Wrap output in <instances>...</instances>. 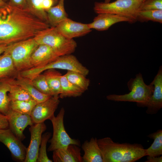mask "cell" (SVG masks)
<instances>
[{
    "label": "cell",
    "instance_id": "26",
    "mask_svg": "<svg viewBox=\"0 0 162 162\" xmlns=\"http://www.w3.org/2000/svg\"><path fill=\"white\" fill-rule=\"evenodd\" d=\"M149 138L154 140L153 143L147 149H146V156L158 157L162 154V130L160 129L149 134Z\"/></svg>",
    "mask_w": 162,
    "mask_h": 162
},
{
    "label": "cell",
    "instance_id": "24",
    "mask_svg": "<svg viewBox=\"0 0 162 162\" xmlns=\"http://www.w3.org/2000/svg\"><path fill=\"white\" fill-rule=\"evenodd\" d=\"M10 90L9 78L0 79V112L6 115L10 109L8 93Z\"/></svg>",
    "mask_w": 162,
    "mask_h": 162
},
{
    "label": "cell",
    "instance_id": "28",
    "mask_svg": "<svg viewBox=\"0 0 162 162\" xmlns=\"http://www.w3.org/2000/svg\"><path fill=\"white\" fill-rule=\"evenodd\" d=\"M38 103L34 100L10 101V109L22 114L30 115L34 106Z\"/></svg>",
    "mask_w": 162,
    "mask_h": 162
},
{
    "label": "cell",
    "instance_id": "18",
    "mask_svg": "<svg viewBox=\"0 0 162 162\" xmlns=\"http://www.w3.org/2000/svg\"><path fill=\"white\" fill-rule=\"evenodd\" d=\"M81 147L84 152L83 162H103L96 138L92 137L89 141H85Z\"/></svg>",
    "mask_w": 162,
    "mask_h": 162
},
{
    "label": "cell",
    "instance_id": "20",
    "mask_svg": "<svg viewBox=\"0 0 162 162\" xmlns=\"http://www.w3.org/2000/svg\"><path fill=\"white\" fill-rule=\"evenodd\" d=\"M64 0H59L57 5L45 10L48 23L51 27L56 26L60 22L67 18L64 7Z\"/></svg>",
    "mask_w": 162,
    "mask_h": 162
},
{
    "label": "cell",
    "instance_id": "4",
    "mask_svg": "<svg viewBox=\"0 0 162 162\" xmlns=\"http://www.w3.org/2000/svg\"><path fill=\"white\" fill-rule=\"evenodd\" d=\"M127 84L129 93L123 95L110 94L107 96L106 99L115 101L135 102L138 106L148 100L154 90L153 85L145 84L140 73L136 74L135 78L130 79Z\"/></svg>",
    "mask_w": 162,
    "mask_h": 162
},
{
    "label": "cell",
    "instance_id": "39",
    "mask_svg": "<svg viewBox=\"0 0 162 162\" xmlns=\"http://www.w3.org/2000/svg\"><path fill=\"white\" fill-rule=\"evenodd\" d=\"M8 3L4 0H0V8H3L6 6Z\"/></svg>",
    "mask_w": 162,
    "mask_h": 162
},
{
    "label": "cell",
    "instance_id": "7",
    "mask_svg": "<svg viewBox=\"0 0 162 162\" xmlns=\"http://www.w3.org/2000/svg\"><path fill=\"white\" fill-rule=\"evenodd\" d=\"M38 45L34 38H30L7 45L4 52L10 56L20 72L32 68L31 57Z\"/></svg>",
    "mask_w": 162,
    "mask_h": 162
},
{
    "label": "cell",
    "instance_id": "17",
    "mask_svg": "<svg viewBox=\"0 0 162 162\" xmlns=\"http://www.w3.org/2000/svg\"><path fill=\"white\" fill-rule=\"evenodd\" d=\"M79 147L70 144L65 148L53 151V161L54 162H83Z\"/></svg>",
    "mask_w": 162,
    "mask_h": 162
},
{
    "label": "cell",
    "instance_id": "40",
    "mask_svg": "<svg viewBox=\"0 0 162 162\" xmlns=\"http://www.w3.org/2000/svg\"><path fill=\"white\" fill-rule=\"evenodd\" d=\"M112 0H105L104 2L105 3H109Z\"/></svg>",
    "mask_w": 162,
    "mask_h": 162
},
{
    "label": "cell",
    "instance_id": "10",
    "mask_svg": "<svg viewBox=\"0 0 162 162\" xmlns=\"http://www.w3.org/2000/svg\"><path fill=\"white\" fill-rule=\"evenodd\" d=\"M0 142L8 148L16 160L24 162L27 148L9 128H0Z\"/></svg>",
    "mask_w": 162,
    "mask_h": 162
},
{
    "label": "cell",
    "instance_id": "6",
    "mask_svg": "<svg viewBox=\"0 0 162 162\" xmlns=\"http://www.w3.org/2000/svg\"><path fill=\"white\" fill-rule=\"evenodd\" d=\"M142 3L141 0H116L109 3L96 2L94 10L96 14H111L125 16L134 23Z\"/></svg>",
    "mask_w": 162,
    "mask_h": 162
},
{
    "label": "cell",
    "instance_id": "12",
    "mask_svg": "<svg viewBox=\"0 0 162 162\" xmlns=\"http://www.w3.org/2000/svg\"><path fill=\"white\" fill-rule=\"evenodd\" d=\"M154 86L153 92L145 103L140 105L139 107H146L147 113L156 114L162 107V67L159 70L153 80L151 83Z\"/></svg>",
    "mask_w": 162,
    "mask_h": 162
},
{
    "label": "cell",
    "instance_id": "5",
    "mask_svg": "<svg viewBox=\"0 0 162 162\" xmlns=\"http://www.w3.org/2000/svg\"><path fill=\"white\" fill-rule=\"evenodd\" d=\"M60 69L72 71L85 76L88 74L89 70L84 66L77 58L71 54L59 56L53 62L40 68H32L20 72L21 75L31 80L36 76L49 69Z\"/></svg>",
    "mask_w": 162,
    "mask_h": 162
},
{
    "label": "cell",
    "instance_id": "23",
    "mask_svg": "<svg viewBox=\"0 0 162 162\" xmlns=\"http://www.w3.org/2000/svg\"><path fill=\"white\" fill-rule=\"evenodd\" d=\"M61 92L59 98L77 97L81 96L84 92L70 82L65 75L60 78Z\"/></svg>",
    "mask_w": 162,
    "mask_h": 162
},
{
    "label": "cell",
    "instance_id": "8",
    "mask_svg": "<svg viewBox=\"0 0 162 162\" xmlns=\"http://www.w3.org/2000/svg\"><path fill=\"white\" fill-rule=\"evenodd\" d=\"M65 112L64 108L62 107L57 116H53L50 119L52 125L53 133L52 138L48 141L50 143L47 149L48 152L65 148L70 144L80 146L79 140L71 138L65 130L64 123Z\"/></svg>",
    "mask_w": 162,
    "mask_h": 162
},
{
    "label": "cell",
    "instance_id": "11",
    "mask_svg": "<svg viewBox=\"0 0 162 162\" xmlns=\"http://www.w3.org/2000/svg\"><path fill=\"white\" fill-rule=\"evenodd\" d=\"M8 128L20 140L25 138L23 132L28 126H32L33 123L30 115L22 114L10 109L7 114Z\"/></svg>",
    "mask_w": 162,
    "mask_h": 162
},
{
    "label": "cell",
    "instance_id": "34",
    "mask_svg": "<svg viewBox=\"0 0 162 162\" xmlns=\"http://www.w3.org/2000/svg\"><path fill=\"white\" fill-rule=\"evenodd\" d=\"M8 4L9 5L20 8L26 9V0H8Z\"/></svg>",
    "mask_w": 162,
    "mask_h": 162
},
{
    "label": "cell",
    "instance_id": "42",
    "mask_svg": "<svg viewBox=\"0 0 162 162\" xmlns=\"http://www.w3.org/2000/svg\"><path fill=\"white\" fill-rule=\"evenodd\" d=\"M141 0L142 1V2H145V1H146V0Z\"/></svg>",
    "mask_w": 162,
    "mask_h": 162
},
{
    "label": "cell",
    "instance_id": "22",
    "mask_svg": "<svg viewBox=\"0 0 162 162\" xmlns=\"http://www.w3.org/2000/svg\"><path fill=\"white\" fill-rule=\"evenodd\" d=\"M47 84L52 96L59 95L61 92V74L56 69H49L44 71Z\"/></svg>",
    "mask_w": 162,
    "mask_h": 162
},
{
    "label": "cell",
    "instance_id": "13",
    "mask_svg": "<svg viewBox=\"0 0 162 162\" xmlns=\"http://www.w3.org/2000/svg\"><path fill=\"white\" fill-rule=\"evenodd\" d=\"M46 129L44 122L34 124L29 128L31 134L29 145L27 148L24 162H37L42 133Z\"/></svg>",
    "mask_w": 162,
    "mask_h": 162
},
{
    "label": "cell",
    "instance_id": "31",
    "mask_svg": "<svg viewBox=\"0 0 162 162\" xmlns=\"http://www.w3.org/2000/svg\"><path fill=\"white\" fill-rule=\"evenodd\" d=\"M51 136L50 132H46L42 135L37 162H52L47 154L46 146Z\"/></svg>",
    "mask_w": 162,
    "mask_h": 162
},
{
    "label": "cell",
    "instance_id": "1",
    "mask_svg": "<svg viewBox=\"0 0 162 162\" xmlns=\"http://www.w3.org/2000/svg\"><path fill=\"white\" fill-rule=\"evenodd\" d=\"M50 26L28 9L9 5L0 8V45L34 38Z\"/></svg>",
    "mask_w": 162,
    "mask_h": 162
},
{
    "label": "cell",
    "instance_id": "30",
    "mask_svg": "<svg viewBox=\"0 0 162 162\" xmlns=\"http://www.w3.org/2000/svg\"><path fill=\"white\" fill-rule=\"evenodd\" d=\"M26 9L40 19L49 24L46 12L40 7L38 0H26Z\"/></svg>",
    "mask_w": 162,
    "mask_h": 162
},
{
    "label": "cell",
    "instance_id": "3",
    "mask_svg": "<svg viewBox=\"0 0 162 162\" xmlns=\"http://www.w3.org/2000/svg\"><path fill=\"white\" fill-rule=\"evenodd\" d=\"M34 38L38 45L44 44L51 47L59 56L71 54L77 47L73 39L65 38L55 27L50 26L43 30Z\"/></svg>",
    "mask_w": 162,
    "mask_h": 162
},
{
    "label": "cell",
    "instance_id": "27",
    "mask_svg": "<svg viewBox=\"0 0 162 162\" xmlns=\"http://www.w3.org/2000/svg\"><path fill=\"white\" fill-rule=\"evenodd\" d=\"M64 75L70 82L84 92L88 89L90 81L86 76L77 72L69 70Z\"/></svg>",
    "mask_w": 162,
    "mask_h": 162
},
{
    "label": "cell",
    "instance_id": "16",
    "mask_svg": "<svg viewBox=\"0 0 162 162\" xmlns=\"http://www.w3.org/2000/svg\"><path fill=\"white\" fill-rule=\"evenodd\" d=\"M121 22H127L133 23L132 21L127 17L118 15L103 13L98 14L93 21L88 24V27L99 31L108 29L113 25Z\"/></svg>",
    "mask_w": 162,
    "mask_h": 162
},
{
    "label": "cell",
    "instance_id": "32",
    "mask_svg": "<svg viewBox=\"0 0 162 162\" xmlns=\"http://www.w3.org/2000/svg\"><path fill=\"white\" fill-rule=\"evenodd\" d=\"M31 82L35 88L41 93L52 96L45 77L43 74H39L33 78Z\"/></svg>",
    "mask_w": 162,
    "mask_h": 162
},
{
    "label": "cell",
    "instance_id": "2",
    "mask_svg": "<svg viewBox=\"0 0 162 162\" xmlns=\"http://www.w3.org/2000/svg\"><path fill=\"white\" fill-rule=\"evenodd\" d=\"M97 142L103 162H134L146 156V149L140 144L119 143L108 137Z\"/></svg>",
    "mask_w": 162,
    "mask_h": 162
},
{
    "label": "cell",
    "instance_id": "14",
    "mask_svg": "<svg viewBox=\"0 0 162 162\" xmlns=\"http://www.w3.org/2000/svg\"><path fill=\"white\" fill-rule=\"evenodd\" d=\"M55 27L61 34L68 39L83 36L91 31L88 24L76 22L68 17Z\"/></svg>",
    "mask_w": 162,
    "mask_h": 162
},
{
    "label": "cell",
    "instance_id": "25",
    "mask_svg": "<svg viewBox=\"0 0 162 162\" xmlns=\"http://www.w3.org/2000/svg\"><path fill=\"white\" fill-rule=\"evenodd\" d=\"M9 80L10 90L8 95L10 101L33 99L25 89L15 82L14 78H9Z\"/></svg>",
    "mask_w": 162,
    "mask_h": 162
},
{
    "label": "cell",
    "instance_id": "21",
    "mask_svg": "<svg viewBox=\"0 0 162 162\" xmlns=\"http://www.w3.org/2000/svg\"><path fill=\"white\" fill-rule=\"evenodd\" d=\"M19 73L9 54L4 52L0 55V79H15Z\"/></svg>",
    "mask_w": 162,
    "mask_h": 162
},
{
    "label": "cell",
    "instance_id": "38",
    "mask_svg": "<svg viewBox=\"0 0 162 162\" xmlns=\"http://www.w3.org/2000/svg\"><path fill=\"white\" fill-rule=\"evenodd\" d=\"M7 45H0V55L4 52Z\"/></svg>",
    "mask_w": 162,
    "mask_h": 162
},
{
    "label": "cell",
    "instance_id": "41",
    "mask_svg": "<svg viewBox=\"0 0 162 162\" xmlns=\"http://www.w3.org/2000/svg\"><path fill=\"white\" fill-rule=\"evenodd\" d=\"M56 3L58 2V0H53Z\"/></svg>",
    "mask_w": 162,
    "mask_h": 162
},
{
    "label": "cell",
    "instance_id": "36",
    "mask_svg": "<svg viewBox=\"0 0 162 162\" xmlns=\"http://www.w3.org/2000/svg\"><path fill=\"white\" fill-rule=\"evenodd\" d=\"M8 123L6 116L0 112V128H8Z\"/></svg>",
    "mask_w": 162,
    "mask_h": 162
},
{
    "label": "cell",
    "instance_id": "19",
    "mask_svg": "<svg viewBox=\"0 0 162 162\" xmlns=\"http://www.w3.org/2000/svg\"><path fill=\"white\" fill-rule=\"evenodd\" d=\"M15 80V82L25 89L32 99L38 103L46 100L51 96L38 91L33 85L30 80L22 76L20 72Z\"/></svg>",
    "mask_w": 162,
    "mask_h": 162
},
{
    "label": "cell",
    "instance_id": "33",
    "mask_svg": "<svg viewBox=\"0 0 162 162\" xmlns=\"http://www.w3.org/2000/svg\"><path fill=\"white\" fill-rule=\"evenodd\" d=\"M162 10V0H146L143 2L140 10Z\"/></svg>",
    "mask_w": 162,
    "mask_h": 162
},
{
    "label": "cell",
    "instance_id": "37",
    "mask_svg": "<svg viewBox=\"0 0 162 162\" xmlns=\"http://www.w3.org/2000/svg\"><path fill=\"white\" fill-rule=\"evenodd\" d=\"M146 162H162V156L150 157L148 156Z\"/></svg>",
    "mask_w": 162,
    "mask_h": 162
},
{
    "label": "cell",
    "instance_id": "29",
    "mask_svg": "<svg viewBox=\"0 0 162 162\" xmlns=\"http://www.w3.org/2000/svg\"><path fill=\"white\" fill-rule=\"evenodd\" d=\"M136 19L141 22L151 21L162 23V10H140Z\"/></svg>",
    "mask_w": 162,
    "mask_h": 162
},
{
    "label": "cell",
    "instance_id": "15",
    "mask_svg": "<svg viewBox=\"0 0 162 162\" xmlns=\"http://www.w3.org/2000/svg\"><path fill=\"white\" fill-rule=\"evenodd\" d=\"M59 56L50 47L38 45L32 53L30 62L32 68L43 67L55 60Z\"/></svg>",
    "mask_w": 162,
    "mask_h": 162
},
{
    "label": "cell",
    "instance_id": "35",
    "mask_svg": "<svg viewBox=\"0 0 162 162\" xmlns=\"http://www.w3.org/2000/svg\"><path fill=\"white\" fill-rule=\"evenodd\" d=\"M40 7L43 9H47L55 4L56 3L53 0H38Z\"/></svg>",
    "mask_w": 162,
    "mask_h": 162
},
{
    "label": "cell",
    "instance_id": "43",
    "mask_svg": "<svg viewBox=\"0 0 162 162\" xmlns=\"http://www.w3.org/2000/svg\"><path fill=\"white\" fill-rule=\"evenodd\" d=\"M4 0L7 2L8 1V0Z\"/></svg>",
    "mask_w": 162,
    "mask_h": 162
},
{
    "label": "cell",
    "instance_id": "9",
    "mask_svg": "<svg viewBox=\"0 0 162 162\" xmlns=\"http://www.w3.org/2000/svg\"><path fill=\"white\" fill-rule=\"evenodd\" d=\"M59 98V95H53L46 100L37 104L30 115L34 124L44 122L54 116L60 103Z\"/></svg>",
    "mask_w": 162,
    "mask_h": 162
}]
</instances>
